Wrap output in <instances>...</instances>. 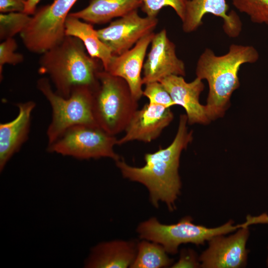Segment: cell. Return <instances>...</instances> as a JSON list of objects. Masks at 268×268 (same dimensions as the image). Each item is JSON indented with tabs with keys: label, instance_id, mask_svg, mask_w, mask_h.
Here are the masks:
<instances>
[{
	"label": "cell",
	"instance_id": "obj_21",
	"mask_svg": "<svg viewBox=\"0 0 268 268\" xmlns=\"http://www.w3.org/2000/svg\"><path fill=\"white\" fill-rule=\"evenodd\" d=\"M23 12L0 13V39L13 38L21 33L28 24L31 16Z\"/></svg>",
	"mask_w": 268,
	"mask_h": 268
},
{
	"label": "cell",
	"instance_id": "obj_20",
	"mask_svg": "<svg viewBox=\"0 0 268 268\" xmlns=\"http://www.w3.org/2000/svg\"><path fill=\"white\" fill-rule=\"evenodd\" d=\"M161 245L142 239L137 244L136 256L130 268H166L173 263Z\"/></svg>",
	"mask_w": 268,
	"mask_h": 268
},
{
	"label": "cell",
	"instance_id": "obj_3",
	"mask_svg": "<svg viewBox=\"0 0 268 268\" xmlns=\"http://www.w3.org/2000/svg\"><path fill=\"white\" fill-rule=\"evenodd\" d=\"M86 51L78 38L66 36L60 44L42 54L38 71L49 76L57 94L68 98L77 86H87L94 92L98 89V74L102 70L100 60L90 57Z\"/></svg>",
	"mask_w": 268,
	"mask_h": 268
},
{
	"label": "cell",
	"instance_id": "obj_29",
	"mask_svg": "<svg viewBox=\"0 0 268 268\" xmlns=\"http://www.w3.org/2000/svg\"><path fill=\"white\" fill-rule=\"evenodd\" d=\"M267 266L268 267V255L267 259Z\"/></svg>",
	"mask_w": 268,
	"mask_h": 268
},
{
	"label": "cell",
	"instance_id": "obj_17",
	"mask_svg": "<svg viewBox=\"0 0 268 268\" xmlns=\"http://www.w3.org/2000/svg\"><path fill=\"white\" fill-rule=\"evenodd\" d=\"M137 244L133 241L121 240L100 243L91 250L84 266L88 268H130L136 256Z\"/></svg>",
	"mask_w": 268,
	"mask_h": 268
},
{
	"label": "cell",
	"instance_id": "obj_13",
	"mask_svg": "<svg viewBox=\"0 0 268 268\" xmlns=\"http://www.w3.org/2000/svg\"><path fill=\"white\" fill-rule=\"evenodd\" d=\"M173 118L170 108L146 104L134 113L125 131V134L118 139L117 144L133 140L150 142L160 135Z\"/></svg>",
	"mask_w": 268,
	"mask_h": 268
},
{
	"label": "cell",
	"instance_id": "obj_6",
	"mask_svg": "<svg viewBox=\"0 0 268 268\" xmlns=\"http://www.w3.org/2000/svg\"><path fill=\"white\" fill-rule=\"evenodd\" d=\"M37 87L49 102L52 110L51 122L47 131L48 145L72 127H99L93 112L94 91L90 87H76L69 97L65 98L53 90L50 79L47 77L39 79Z\"/></svg>",
	"mask_w": 268,
	"mask_h": 268
},
{
	"label": "cell",
	"instance_id": "obj_28",
	"mask_svg": "<svg viewBox=\"0 0 268 268\" xmlns=\"http://www.w3.org/2000/svg\"><path fill=\"white\" fill-rule=\"evenodd\" d=\"M41 0H26L24 13L33 15L36 10V6Z\"/></svg>",
	"mask_w": 268,
	"mask_h": 268
},
{
	"label": "cell",
	"instance_id": "obj_2",
	"mask_svg": "<svg viewBox=\"0 0 268 268\" xmlns=\"http://www.w3.org/2000/svg\"><path fill=\"white\" fill-rule=\"evenodd\" d=\"M259 58L257 49L252 46L231 44L228 52L216 56L206 48L200 55L196 66L197 77L205 79L208 94L205 105L210 121L222 117L230 104L233 92L240 86L238 72L240 67L254 63Z\"/></svg>",
	"mask_w": 268,
	"mask_h": 268
},
{
	"label": "cell",
	"instance_id": "obj_27",
	"mask_svg": "<svg viewBox=\"0 0 268 268\" xmlns=\"http://www.w3.org/2000/svg\"><path fill=\"white\" fill-rule=\"evenodd\" d=\"M26 0H0V13L24 12Z\"/></svg>",
	"mask_w": 268,
	"mask_h": 268
},
{
	"label": "cell",
	"instance_id": "obj_10",
	"mask_svg": "<svg viewBox=\"0 0 268 268\" xmlns=\"http://www.w3.org/2000/svg\"><path fill=\"white\" fill-rule=\"evenodd\" d=\"M249 226L239 228L233 234L215 236L199 258L202 268H240L246 266L248 251L246 243Z\"/></svg>",
	"mask_w": 268,
	"mask_h": 268
},
{
	"label": "cell",
	"instance_id": "obj_14",
	"mask_svg": "<svg viewBox=\"0 0 268 268\" xmlns=\"http://www.w3.org/2000/svg\"><path fill=\"white\" fill-rule=\"evenodd\" d=\"M228 5L226 0H188L182 29L186 33L196 30L202 24V18L210 13L223 19V28L230 38H236L242 31V22L236 12L227 13Z\"/></svg>",
	"mask_w": 268,
	"mask_h": 268
},
{
	"label": "cell",
	"instance_id": "obj_11",
	"mask_svg": "<svg viewBox=\"0 0 268 268\" xmlns=\"http://www.w3.org/2000/svg\"><path fill=\"white\" fill-rule=\"evenodd\" d=\"M143 69V84L171 75H186L185 64L177 56L175 45L168 38L166 29L154 34Z\"/></svg>",
	"mask_w": 268,
	"mask_h": 268
},
{
	"label": "cell",
	"instance_id": "obj_8",
	"mask_svg": "<svg viewBox=\"0 0 268 268\" xmlns=\"http://www.w3.org/2000/svg\"><path fill=\"white\" fill-rule=\"evenodd\" d=\"M118 139L99 127L77 125L67 129L53 143L48 145L49 152L79 159L107 157L120 159L114 147Z\"/></svg>",
	"mask_w": 268,
	"mask_h": 268
},
{
	"label": "cell",
	"instance_id": "obj_19",
	"mask_svg": "<svg viewBox=\"0 0 268 268\" xmlns=\"http://www.w3.org/2000/svg\"><path fill=\"white\" fill-rule=\"evenodd\" d=\"M65 35L78 38L83 43L88 55L99 59L105 69L113 54L110 49L100 40L91 23L68 14L65 24Z\"/></svg>",
	"mask_w": 268,
	"mask_h": 268
},
{
	"label": "cell",
	"instance_id": "obj_18",
	"mask_svg": "<svg viewBox=\"0 0 268 268\" xmlns=\"http://www.w3.org/2000/svg\"><path fill=\"white\" fill-rule=\"evenodd\" d=\"M142 0H90L88 5L69 14L91 24H104L140 7Z\"/></svg>",
	"mask_w": 268,
	"mask_h": 268
},
{
	"label": "cell",
	"instance_id": "obj_15",
	"mask_svg": "<svg viewBox=\"0 0 268 268\" xmlns=\"http://www.w3.org/2000/svg\"><path fill=\"white\" fill-rule=\"evenodd\" d=\"M159 82L169 92L175 105L184 108L189 124H206L210 122L205 105H201L199 101L200 95L204 87L201 79L197 77L188 82L183 76L171 75Z\"/></svg>",
	"mask_w": 268,
	"mask_h": 268
},
{
	"label": "cell",
	"instance_id": "obj_4",
	"mask_svg": "<svg viewBox=\"0 0 268 268\" xmlns=\"http://www.w3.org/2000/svg\"><path fill=\"white\" fill-rule=\"evenodd\" d=\"M267 217L264 213L259 216L248 215L246 221L234 225L232 220L214 228L196 225L190 216H186L172 224L161 223L155 217L141 222L137 228L139 237L161 245L168 254L177 253L181 244L192 243L203 245L212 237L233 232L240 228L255 224L265 223Z\"/></svg>",
	"mask_w": 268,
	"mask_h": 268
},
{
	"label": "cell",
	"instance_id": "obj_23",
	"mask_svg": "<svg viewBox=\"0 0 268 268\" xmlns=\"http://www.w3.org/2000/svg\"><path fill=\"white\" fill-rule=\"evenodd\" d=\"M187 1L188 0H142L140 7L146 16L156 17L163 7L170 6L183 21Z\"/></svg>",
	"mask_w": 268,
	"mask_h": 268
},
{
	"label": "cell",
	"instance_id": "obj_22",
	"mask_svg": "<svg viewBox=\"0 0 268 268\" xmlns=\"http://www.w3.org/2000/svg\"><path fill=\"white\" fill-rule=\"evenodd\" d=\"M232 4L253 22L268 25V0H232Z\"/></svg>",
	"mask_w": 268,
	"mask_h": 268
},
{
	"label": "cell",
	"instance_id": "obj_16",
	"mask_svg": "<svg viewBox=\"0 0 268 268\" xmlns=\"http://www.w3.org/2000/svg\"><path fill=\"white\" fill-rule=\"evenodd\" d=\"M18 113L9 122L0 124V171L27 140L30 132L31 116L36 106L29 101L16 104Z\"/></svg>",
	"mask_w": 268,
	"mask_h": 268
},
{
	"label": "cell",
	"instance_id": "obj_9",
	"mask_svg": "<svg viewBox=\"0 0 268 268\" xmlns=\"http://www.w3.org/2000/svg\"><path fill=\"white\" fill-rule=\"evenodd\" d=\"M157 23V17H141L136 9L97 32L113 55L117 56L130 50L142 37L152 33Z\"/></svg>",
	"mask_w": 268,
	"mask_h": 268
},
{
	"label": "cell",
	"instance_id": "obj_7",
	"mask_svg": "<svg viewBox=\"0 0 268 268\" xmlns=\"http://www.w3.org/2000/svg\"><path fill=\"white\" fill-rule=\"evenodd\" d=\"M77 0H54L36 10L20 34L31 52L42 54L60 44L66 37L65 24L69 11Z\"/></svg>",
	"mask_w": 268,
	"mask_h": 268
},
{
	"label": "cell",
	"instance_id": "obj_26",
	"mask_svg": "<svg viewBox=\"0 0 268 268\" xmlns=\"http://www.w3.org/2000/svg\"><path fill=\"white\" fill-rule=\"evenodd\" d=\"M171 266L173 268H198L200 267V263L194 251L183 249L181 251L179 260Z\"/></svg>",
	"mask_w": 268,
	"mask_h": 268
},
{
	"label": "cell",
	"instance_id": "obj_1",
	"mask_svg": "<svg viewBox=\"0 0 268 268\" xmlns=\"http://www.w3.org/2000/svg\"><path fill=\"white\" fill-rule=\"evenodd\" d=\"M187 123V115H181L172 143L165 148L160 147L154 152L145 154L144 166H132L120 159L115 161L124 178L146 187L150 201L155 207H158L159 202L162 201L169 210L176 208V201L182 187L179 174L180 156L193 140L192 131H188Z\"/></svg>",
	"mask_w": 268,
	"mask_h": 268
},
{
	"label": "cell",
	"instance_id": "obj_5",
	"mask_svg": "<svg viewBox=\"0 0 268 268\" xmlns=\"http://www.w3.org/2000/svg\"><path fill=\"white\" fill-rule=\"evenodd\" d=\"M99 86L94 92L93 112L98 127L115 135L125 131L138 110V100L127 82L104 69L98 74Z\"/></svg>",
	"mask_w": 268,
	"mask_h": 268
},
{
	"label": "cell",
	"instance_id": "obj_24",
	"mask_svg": "<svg viewBox=\"0 0 268 268\" xmlns=\"http://www.w3.org/2000/svg\"><path fill=\"white\" fill-rule=\"evenodd\" d=\"M145 85L143 95L148 98L149 104L168 108L176 105L169 92L160 82H151Z\"/></svg>",
	"mask_w": 268,
	"mask_h": 268
},
{
	"label": "cell",
	"instance_id": "obj_25",
	"mask_svg": "<svg viewBox=\"0 0 268 268\" xmlns=\"http://www.w3.org/2000/svg\"><path fill=\"white\" fill-rule=\"evenodd\" d=\"M17 44L13 38L5 39L0 44V75L1 79L3 67L5 64L15 66L23 62L24 57L16 50Z\"/></svg>",
	"mask_w": 268,
	"mask_h": 268
},
{
	"label": "cell",
	"instance_id": "obj_12",
	"mask_svg": "<svg viewBox=\"0 0 268 268\" xmlns=\"http://www.w3.org/2000/svg\"><path fill=\"white\" fill-rule=\"evenodd\" d=\"M154 35L151 33L140 39L133 47L120 55H113L104 69L111 74L121 77L128 83L133 96L138 100L143 95L141 70L147 49Z\"/></svg>",
	"mask_w": 268,
	"mask_h": 268
}]
</instances>
